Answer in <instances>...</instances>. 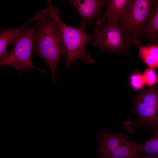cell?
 Masks as SVG:
<instances>
[{"label":"cell","mask_w":158,"mask_h":158,"mask_svg":"<svg viewBox=\"0 0 158 158\" xmlns=\"http://www.w3.org/2000/svg\"><path fill=\"white\" fill-rule=\"evenodd\" d=\"M36 24L33 52L35 56L44 60L51 68V82L53 83L57 80L56 70L59 63L66 58L60 29L57 23L46 12Z\"/></svg>","instance_id":"6da1fadb"},{"label":"cell","mask_w":158,"mask_h":158,"mask_svg":"<svg viewBox=\"0 0 158 158\" xmlns=\"http://www.w3.org/2000/svg\"><path fill=\"white\" fill-rule=\"evenodd\" d=\"M47 1L46 12L57 23L60 29L66 54V71L73 62L77 60L87 64L94 63V60L86 50L87 44L92 40L94 35L86 32V26L75 28L66 24L60 18V9L54 6L50 0Z\"/></svg>","instance_id":"7a4b0ae2"},{"label":"cell","mask_w":158,"mask_h":158,"mask_svg":"<svg viewBox=\"0 0 158 158\" xmlns=\"http://www.w3.org/2000/svg\"><path fill=\"white\" fill-rule=\"evenodd\" d=\"M104 17L98 18L94 28V46L109 55H125L128 57L132 39L118 24L107 23Z\"/></svg>","instance_id":"3957f363"},{"label":"cell","mask_w":158,"mask_h":158,"mask_svg":"<svg viewBox=\"0 0 158 158\" xmlns=\"http://www.w3.org/2000/svg\"><path fill=\"white\" fill-rule=\"evenodd\" d=\"M37 27L36 23L32 27H27L15 37L12 42V51L0 58V65L14 68L18 73L35 69L41 71L51 78L46 70L36 68L32 63V54Z\"/></svg>","instance_id":"277c9868"},{"label":"cell","mask_w":158,"mask_h":158,"mask_svg":"<svg viewBox=\"0 0 158 158\" xmlns=\"http://www.w3.org/2000/svg\"><path fill=\"white\" fill-rule=\"evenodd\" d=\"M156 0H129L125 14L119 23L132 42L138 41L147 24Z\"/></svg>","instance_id":"5b68a950"},{"label":"cell","mask_w":158,"mask_h":158,"mask_svg":"<svg viewBox=\"0 0 158 158\" xmlns=\"http://www.w3.org/2000/svg\"><path fill=\"white\" fill-rule=\"evenodd\" d=\"M133 104L131 112L137 115L134 127L140 126H157L158 125V86L156 84L145 88L137 96L131 97Z\"/></svg>","instance_id":"8992f818"},{"label":"cell","mask_w":158,"mask_h":158,"mask_svg":"<svg viewBox=\"0 0 158 158\" xmlns=\"http://www.w3.org/2000/svg\"><path fill=\"white\" fill-rule=\"evenodd\" d=\"M69 4L77 10L81 18V26L92 25L96 18H100L101 11L106 4L105 0H69Z\"/></svg>","instance_id":"52a82bcc"},{"label":"cell","mask_w":158,"mask_h":158,"mask_svg":"<svg viewBox=\"0 0 158 158\" xmlns=\"http://www.w3.org/2000/svg\"><path fill=\"white\" fill-rule=\"evenodd\" d=\"M97 136L100 143L99 147L96 149L98 154L114 150L128 139L124 136L123 133L116 132L110 134L107 132L105 127L98 131Z\"/></svg>","instance_id":"ba28073f"},{"label":"cell","mask_w":158,"mask_h":158,"mask_svg":"<svg viewBox=\"0 0 158 158\" xmlns=\"http://www.w3.org/2000/svg\"><path fill=\"white\" fill-rule=\"evenodd\" d=\"M46 11V8L36 12L34 17L29 21L20 27L15 29H9L4 28L0 35V57H2L9 52L7 50L8 46L15 37L22 30L27 27L32 22L38 20Z\"/></svg>","instance_id":"9c48e42d"},{"label":"cell","mask_w":158,"mask_h":158,"mask_svg":"<svg viewBox=\"0 0 158 158\" xmlns=\"http://www.w3.org/2000/svg\"><path fill=\"white\" fill-rule=\"evenodd\" d=\"M129 0H106L107 11L104 16L108 23L119 24L125 13Z\"/></svg>","instance_id":"30bf717a"},{"label":"cell","mask_w":158,"mask_h":158,"mask_svg":"<svg viewBox=\"0 0 158 158\" xmlns=\"http://www.w3.org/2000/svg\"><path fill=\"white\" fill-rule=\"evenodd\" d=\"M142 36L149 42V45H158V0L152 8Z\"/></svg>","instance_id":"8fae6325"},{"label":"cell","mask_w":158,"mask_h":158,"mask_svg":"<svg viewBox=\"0 0 158 158\" xmlns=\"http://www.w3.org/2000/svg\"><path fill=\"white\" fill-rule=\"evenodd\" d=\"M136 141L127 140L114 150L98 154L97 158H132L136 154L138 145Z\"/></svg>","instance_id":"7c38bea8"},{"label":"cell","mask_w":158,"mask_h":158,"mask_svg":"<svg viewBox=\"0 0 158 158\" xmlns=\"http://www.w3.org/2000/svg\"><path fill=\"white\" fill-rule=\"evenodd\" d=\"M138 47V57L149 67L158 68V45H149L146 46L141 45L140 42L134 43Z\"/></svg>","instance_id":"4fadbf2b"},{"label":"cell","mask_w":158,"mask_h":158,"mask_svg":"<svg viewBox=\"0 0 158 158\" xmlns=\"http://www.w3.org/2000/svg\"><path fill=\"white\" fill-rule=\"evenodd\" d=\"M137 154L146 158H158V125L151 139L143 144H138Z\"/></svg>","instance_id":"5bb4252c"},{"label":"cell","mask_w":158,"mask_h":158,"mask_svg":"<svg viewBox=\"0 0 158 158\" xmlns=\"http://www.w3.org/2000/svg\"><path fill=\"white\" fill-rule=\"evenodd\" d=\"M128 81L130 87L134 91H141L145 88L142 74L138 71H135L131 73Z\"/></svg>","instance_id":"9a60e30c"},{"label":"cell","mask_w":158,"mask_h":158,"mask_svg":"<svg viewBox=\"0 0 158 158\" xmlns=\"http://www.w3.org/2000/svg\"><path fill=\"white\" fill-rule=\"evenodd\" d=\"M145 84L151 87L158 83V75L155 69L148 68L142 73Z\"/></svg>","instance_id":"2e32d148"},{"label":"cell","mask_w":158,"mask_h":158,"mask_svg":"<svg viewBox=\"0 0 158 158\" xmlns=\"http://www.w3.org/2000/svg\"><path fill=\"white\" fill-rule=\"evenodd\" d=\"M132 158H146L138 155L137 153Z\"/></svg>","instance_id":"e0dca14e"}]
</instances>
